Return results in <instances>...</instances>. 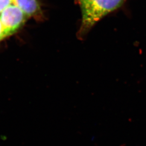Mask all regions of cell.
<instances>
[{
	"label": "cell",
	"mask_w": 146,
	"mask_h": 146,
	"mask_svg": "<svg viewBox=\"0 0 146 146\" xmlns=\"http://www.w3.org/2000/svg\"><path fill=\"white\" fill-rule=\"evenodd\" d=\"M126 0H76L82 13L81 25L78 36L83 38L91 29L110 13L117 10Z\"/></svg>",
	"instance_id": "obj_1"
},
{
	"label": "cell",
	"mask_w": 146,
	"mask_h": 146,
	"mask_svg": "<svg viewBox=\"0 0 146 146\" xmlns=\"http://www.w3.org/2000/svg\"><path fill=\"white\" fill-rule=\"evenodd\" d=\"M28 17L21 9L12 3L0 13V21L7 37L19 31L26 22Z\"/></svg>",
	"instance_id": "obj_2"
},
{
	"label": "cell",
	"mask_w": 146,
	"mask_h": 146,
	"mask_svg": "<svg viewBox=\"0 0 146 146\" xmlns=\"http://www.w3.org/2000/svg\"><path fill=\"white\" fill-rule=\"evenodd\" d=\"M17 5L29 17L38 19L42 17V11L38 0H14Z\"/></svg>",
	"instance_id": "obj_3"
},
{
	"label": "cell",
	"mask_w": 146,
	"mask_h": 146,
	"mask_svg": "<svg viewBox=\"0 0 146 146\" xmlns=\"http://www.w3.org/2000/svg\"><path fill=\"white\" fill-rule=\"evenodd\" d=\"M14 3V0H0V13L7 6Z\"/></svg>",
	"instance_id": "obj_4"
},
{
	"label": "cell",
	"mask_w": 146,
	"mask_h": 146,
	"mask_svg": "<svg viewBox=\"0 0 146 146\" xmlns=\"http://www.w3.org/2000/svg\"><path fill=\"white\" fill-rule=\"evenodd\" d=\"M5 37H7V36L5 35L4 28L2 26V25L0 21V41H2V40H3L4 38H5Z\"/></svg>",
	"instance_id": "obj_5"
}]
</instances>
